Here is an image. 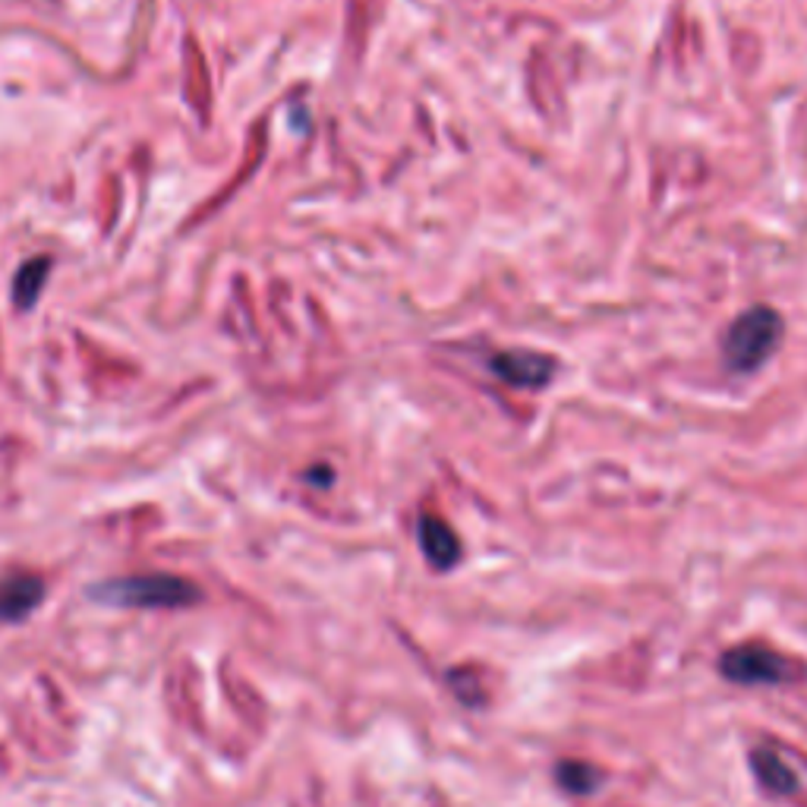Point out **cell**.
<instances>
[{
    "instance_id": "6da1fadb",
    "label": "cell",
    "mask_w": 807,
    "mask_h": 807,
    "mask_svg": "<svg viewBox=\"0 0 807 807\" xmlns=\"http://www.w3.org/2000/svg\"><path fill=\"white\" fill-rule=\"evenodd\" d=\"M89 596L117 609H190L202 599V590L177 574H133L101 581Z\"/></svg>"
},
{
    "instance_id": "7a4b0ae2",
    "label": "cell",
    "mask_w": 807,
    "mask_h": 807,
    "mask_svg": "<svg viewBox=\"0 0 807 807\" xmlns=\"http://www.w3.org/2000/svg\"><path fill=\"white\" fill-rule=\"evenodd\" d=\"M783 338V318L776 310L754 306L744 316H738L729 338H726V363L738 372H751L763 367V360L776 350Z\"/></svg>"
},
{
    "instance_id": "3957f363",
    "label": "cell",
    "mask_w": 807,
    "mask_h": 807,
    "mask_svg": "<svg viewBox=\"0 0 807 807\" xmlns=\"http://www.w3.org/2000/svg\"><path fill=\"white\" fill-rule=\"evenodd\" d=\"M719 672L732 685H788L795 679V662L785 660L783 653L760 647V643H741L722 653Z\"/></svg>"
},
{
    "instance_id": "277c9868",
    "label": "cell",
    "mask_w": 807,
    "mask_h": 807,
    "mask_svg": "<svg viewBox=\"0 0 807 807\" xmlns=\"http://www.w3.org/2000/svg\"><path fill=\"white\" fill-rule=\"evenodd\" d=\"M45 599V581L38 574H7L0 578V621H23Z\"/></svg>"
},
{
    "instance_id": "5b68a950",
    "label": "cell",
    "mask_w": 807,
    "mask_h": 807,
    "mask_svg": "<svg viewBox=\"0 0 807 807\" xmlns=\"http://www.w3.org/2000/svg\"><path fill=\"white\" fill-rule=\"evenodd\" d=\"M492 369L520 389H542L552 379V360L534 350H505L492 360Z\"/></svg>"
},
{
    "instance_id": "8992f818",
    "label": "cell",
    "mask_w": 807,
    "mask_h": 807,
    "mask_svg": "<svg viewBox=\"0 0 807 807\" xmlns=\"http://www.w3.org/2000/svg\"><path fill=\"white\" fill-rule=\"evenodd\" d=\"M416 534H419V546H423V556L429 559V564L451 568V564L461 562V539L448 527V520H441L436 514H426L419 520Z\"/></svg>"
},
{
    "instance_id": "52a82bcc",
    "label": "cell",
    "mask_w": 807,
    "mask_h": 807,
    "mask_svg": "<svg viewBox=\"0 0 807 807\" xmlns=\"http://www.w3.org/2000/svg\"><path fill=\"white\" fill-rule=\"evenodd\" d=\"M751 770H754V776H758V783L770 792V795H795L798 792V776H795V770L785 763L776 751H766V748H758V751H751Z\"/></svg>"
},
{
    "instance_id": "ba28073f",
    "label": "cell",
    "mask_w": 807,
    "mask_h": 807,
    "mask_svg": "<svg viewBox=\"0 0 807 807\" xmlns=\"http://www.w3.org/2000/svg\"><path fill=\"white\" fill-rule=\"evenodd\" d=\"M48 274H51L48 256H35V259L23 262L20 271H16V278H13V303H16L20 310H32L38 294H42V288H45V281H48Z\"/></svg>"
},
{
    "instance_id": "9c48e42d",
    "label": "cell",
    "mask_w": 807,
    "mask_h": 807,
    "mask_svg": "<svg viewBox=\"0 0 807 807\" xmlns=\"http://www.w3.org/2000/svg\"><path fill=\"white\" fill-rule=\"evenodd\" d=\"M556 783L562 785L564 792L571 795H590L596 792L599 783H603V773L590 763H581V760H562L556 766Z\"/></svg>"
},
{
    "instance_id": "30bf717a",
    "label": "cell",
    "mask_w": 807,
    "mask_h": 807,
    "mask_svg": "<svg viewBox=\"0 0 807 807\" xmlns=\"http://www.w3.org/2000/svg\"><path fill=\"white\" fill-rule=\"evenodd\" d=\"M448 685H451V691H455L464 704H470V707H480V704L486 700V694H483V687H480V679H477L473 672H451V675H448Z\"/></svg>"
}]
</instances>
